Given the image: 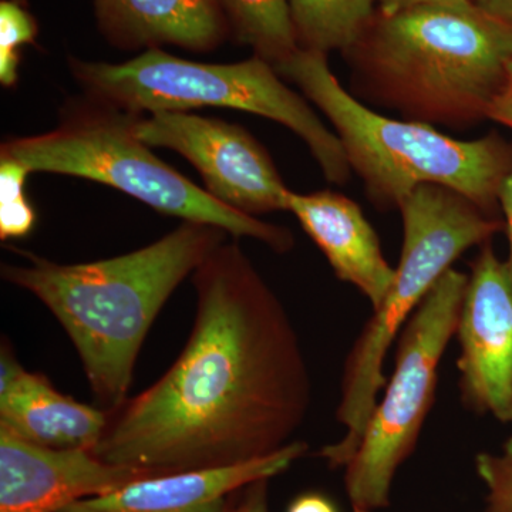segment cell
Masks as SVG:
<instances>
[{"label":"cell","instance_id":"1","mask_svg":"<svg viewBox=\"0 0 512 512\" xmlns=\"http://www.w3.org/2000/svg\"><path fill=\"white\" fill-rule=\"evenodd\" d=\"M187 345L160 380L109 412L92 453L154 474L238 466L293 443L312 400L298 333L237 242L192 274Z\"/></svg>","mask_w":512,"mask_h":512},{"label":"cell","instance_id":"2","mask_svg":"<svg viewBox=\"0 0 512 512\" xmlns=\"http://www.w3.org/2000/svg\"><path fill=\"white\" fill-rule=\"evenodd\" d=\"M228 237L215 225L184 221L153 244L116 258L67 265L20 252L29 264H2L0 274L55 315L94 396L111 412L127 400L138 353L165 302Z\"/></svg>","mask_w":512,"mask_h":512},{"label":"cell","instance_id":"3","mask_svg":"<svg viewBox=\"0 0 512 512\" xmlns=\"http://www.w3.org/2000/svg\"><path fill=\"white\" fill-rule=\"evenodd\" d=\"M365 96L404 120L466 128L487 119L512 33L473 5L376 12L349 50Z\"/></svg>","mask_w":512,"mask_h":512},{"label":"cell","instance_id":"4","mask_svg":"<svg viewBox=\"0 0 512 512\" xmlns=\"http://www.w3.org/2000/svg\"><path fill=\"white\" fill-rule=\"evenodd\" d=\"M275 70L328 117L350 170L375 204L399 208L421 185L434 184L457 191L484 212L500 205L512 147L497 134L457 140L430 124L382 116L340 84L325 53L299 49Z\"/></svg>","mask_w":512,"mask_h":512},{"label":"cell","instance_id":"5","mask_svg":"<svg viewBox=\"0 0 512 512\" xmlns=\"http://www.w3.org/2000/svg\"><path fill=\"white\" fill-rule=\"evenodd\" d=\"M137 116L84 96L66 104L59 126L49 133L6 140L0 158L18 161L30 173L106 184L168 217L215 225L275 252L291 251L289 229L232 210L161 161L138 138Z\"/></svg>","mask_w":512,"mask_h":512},{"label":"cell","instance_id":"6","mask_svg":"<svg viewBox=\"0 0 512 512\" xmlns=\"http://www.w3.org/2000/svg\"><path fill=\"white\" fill-rule=\"evenodd\" d=\"M74 80L89 99L143 116L158 111L228 107L282 124L305 141L326 180L345 184L350 165L335 131L301 94L286 86L259 56L238 63H201L163 49L144 50L124 63L69 60Z\"/></svg>","mask_w":512,"mask_h":512},{"label":"cell","instance_id":"7","mask_svg":"<svg viewBox=\"0 0 512 512\" xmlns=\"http://www.w3.org/2000/svg\"><path fill=\"white\" fill-rule=\"evenodd\" d=\"M403 248L392 288L366 323L346 360L338 420L346 433L320 451L330 467H346L360 446L384 387L383 366L403 325L451 264L467 249L485 245L501 222L464 195L427 184L404 198Z\"/></svg>","mask_w":512,"mask_h":512},{"label":"cell","instance_id":"8","mask_svg":"<svg viewBox=\"0 0 512 512\" xmlns=\"http://www.w3.org/2000/svg\"><path fill=\"white\" fill-rule=\"evenodd\" d=\"M467 284L468 275L448 269L407 322L392 379L346 464V491L353 508L370 511L389 504L397 468L416 447L433 406L440 362L456 335Z\"/></svg>","mask_w":512,"mask_h":512},{"label":"cell","instance_id":"9","mask_svg":"<svg viewBox=\"0 0 512 512\" xmlns=\"http://www.w3.org/2000/svg\"><path fill=\"white\" fill-rule=\"evenodd\" d=\"M136 133L147 146L183 156L204 180L205 190L232 210L258 218L286 211L291 190L266 148L237 124L191 111L137 116Z\"/></svg>","mask_w":512,"mask_h":512},{"label":"cell","instance_id":"10","mask_svg":"<svg viewBox=\"0 0 512 512\" xmlns=\"http://www.w3.org/2000/svg\"><path fill=\"white\" fill-rule=\"evenodd\" d=\"M456 333L464 404L512 423V281L490 244L471 268Z\"/></svg>","mask_w":512,"mask_h":512},{"label":"cell","instance_id":"11","mask_svg":"<svg viewBox=\"0 0 512 512\" xmlns=\"http://www.w3.org/2000/svg\"><path fill=\"white\" fill-rule=\"evenodd\" d=\"M147 476L156 474L104 463L90 450L35 446L0 429V512H60Z\"/></svg>","mask_w":512,"mask_h":512},{"label":"cell","instance_id":"12","mask_svg":"<svg viewBox=\"0 0 512 512\" xmlns=\"http://www.w3.org/2000/svg\"><path fill=\"white\" fill-rule=\"evenodd\" d=\"M306 451L308 443L295 440L271 456L238 466L138 478L119 490L84 498L60 512H227L232 494L255 481L284 473Z\"/></svg>","mask_w":512,"mask_h":512},{"label":"cell","instance_id":"13","mask_svg":"<svg viewBox=\"0 0 512 512\" xmlns=\"http://www.w3.org/2000/svg\"><path fill=\"white\" fill-rule=\"evenodd\" d=\"M109 413L57 392L43 375L23 369L9 343L0 352V429L55 450H90L99 444Z\"/></svg>","mask_w":512,"mask_h":512},{"label":"cell","instance_id":"14","mask_svg":"<svg viewBox=\"0 0 512 512\" xmlns=\"http://www.w3.org/2000/svg\"><path fill=\"white\" fill-rule=\"evenodd\" d=\"M286 211L295 215L340 281L356 286L373 309L379 308L392 288L396 269L384 258L379 237L362 208L335 191H291Z\"/></svg>","mask_w":512,"mask_h":512},{"label":"cell","instance_id":"15","mask_svg":"<svg viewBox=\"0 0 512 512\" xmlns=\"http://www.w3.org/2000/svg\"><path fill=\"white\" fill-rule=\"evenodd\" d=\"M97 25L123 50L211 52L231 36L218 0H93Z\"/></svg>","mask_w":512,"mask_h":512},{"label":"cell","instance_id":"16","mask_svg":"<svg viewBox=\"0 0 512 512\" xmlns=\"http://www.w3.org/2000/svg\"><path fill=\"white\" fill-rule=\"evenodd\" d=\"M288 5L299 47L328 55L356 45L376 15L377 0H288Z\"/></svg>","mask_w":512,"mask_h":512},{"label":"cell","instance_id":"17","mask_svg":"<svg viewBox=\"0 0 512 512\" xmlns=\"http://www.w3.org/2000/svg\"><path fill=\"white\" fill-rule=\"evenodd\" d=\"M231 36L254 55L276 66L301 47L288 0H218Z\"/></svg>","mask_w":512,"mask_h":512},{"label":"cell","instance_id":"18","mask_svg":"<svg viewBox=\"0 0 512 512\" xmlns=\"http://www.w3.org/2000/svg\"><path fill=\"white\" fill-rule=\"evenodd\" d=\"M32 174L18 161L0 158V239L28 237L35 227L36 212L25 194Z\"/></svg>","mask_w":512,"mask_h":512},{"label":"cell","instance_id":"19","mask_svg":"<svg viewBox=\"0 0 512 512\" xmlns=\"http://www.w3.org/2000/svg\"><path fill=\"white\" fill-rule=\"evenodd\" d=\"M36 19L19 0L0 2V83L15 87L19 80L20 49L36 40Z\"/></svg>","mask_w":512,"mask_h":512},{"label":"cell","instance_id":"20","mask_svg":"<svg viewBox=\"0 0 512 512\" xmlns=\"http://www.w3.org/2000/svg\"><path fill=\"white\" fill-rule=\"evenodd\" d=\"M476 468L488 490L485 512H512V437L500 454H478Z\"/></svg>","mask_w":512,"mask_h":512},{"label":"cell","instance_id":"21","mask_svg":"<svg viewBox=\"0 0 512 512\" xmlns=\"http://www.w3.org/2000/svg\"><path fill=\"white\" fill-rule=\"evenodd\" d=\"M268 481L264 478L242 488L239 500L231 503L229 498L227 512H269Z\"/></svg>","mask_w":512,"mask_h":512},{"label":"cell","instance_id":"22","mask_svg":"<svg viewBox=\"0 0 512 512\" xmlns=\"http://www.w3.org/2000/svg\"><path fill=\"white\" fill-rule=\"evenodd\" d=\"M474 0H377V12L396 15L406 10L423 8H463L473 5Z\"/></svg>","mask_w":512,"mask_h":512},{"label":"cell","instance_id":"23","mask_svg":"<svg viewBox=\"0 0 512 512\" xmlns=\"http://www.w3.org/2000/svg\"><path fill=\"white\" fill-rule=\"evenodd\" d=\"M487 119L497 121L512 130V60L508 63L503 86L488 109Z\"/></svg>","mask_w":512,"mask_h":512},{"label":"cell","instance_id":"24","mask_svg":"<svg viewBox=\"0 0 512 512\" xmlns=\"http://www.w3.org/2000/svg\"><path fill=\"white\" fill-rule=\"evenodd\" d=\"M498 204L504 212L505 228H507L508 245V259L505 261L508 268V274L512 281V167L510 173L505 177L503 185H501L500 195H498Z\"/></svg>","mask_w":512,"mask_h":512},{"label":"cell","instance_id":"25","mask_svg":"<svg viewBox=\"0 0 512 512\" xmlns=\"http://www.w3.org/2000/svg\"><path fill=\"white\" fill-rule=\"evenodd\" d=\"M288 512H339L329 498L320 494H303L292 501Z\"/></svg>","mask_w":512,"mask_h":512},{"label":"cell","instance_id":"26","mask_svg":"<svg viewBox=\"0 0 512 512\" xmlns=\"http://www.w3.org/2000/svg\"><path fill=\"white\" fill-rule=\"evenodd\" d=\"M474 3L512 33V0H474Z\"/></svg>","mask_w":512,"mask_h":512},{"label":"cell","instance_id":"27","mask_svg":"<svg viewBox=\"0 0 512 512\" xmlns=\"http://www.w3.org/2000/svg\"><path fill=\"white\" fill-rule=\"evenodd\" d=\"M355 512H369V511L359 510V508H355Z\"/></svg>","mask_w":512,"mask_h":512}]
</instances>
